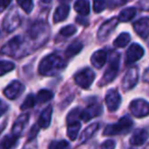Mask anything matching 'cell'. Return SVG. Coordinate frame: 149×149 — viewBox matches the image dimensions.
<instances>
[{"label":"cell","mask_w":149,"mask_h":149,"mask_svg":"<svg viewBox=\"0 0 149 149\" xmlns=\"http://www.w3.org/2000/svg\"><path fill=\"white\" fill-rule=\"evenodd\" d=\"M7 110H8V105H7L4 101H2V100L0 99V118H1Z\"/></svg>","instance_id":"obj_37"},{"label":"cell","mask_w":149,"mask_h":149,"mask_svg":"<svg viewBox=\"0 0 149 149\" xmlns=\"http://www.w3.org/2000/svg\"><path fill=\"white\" fill-rule=\"evenodd\" d=\"M74 79L79 87L83 89H89L95 80V74L91 68H86L74 74Z\"/></svg>","instance_id":"obj_6"},{"label":"cell","mask_w":149,"mask_h":149,"mask_svg":"<svg viewBox=\"0 0 149 149\" xmlns=\"http://www.w3.org/2000/svg\"><path fill=\"white\" fill-rule=\"evenodd\" d=\"M36 104V96L34 94H29L27 96L24 102L21 105V110H26L29 109V108H32L34 105Z\"/></svg>","instance_id":"obj_30"},{"label":"cell","mask_w":149,"mask_h":149,"mask_svg":"<svg viewBox=\"0 0 149 149\" xmlns=\"http://www.w3.org/2000/svg\"><path fill=\"white\" fill-rule=\"evenodd\" d=\"M120 54L118 52H112L111 56H110L109 65L106 68L103 77L101 79V82L99 83V86H104L116 79V74L118 72V70H120Z\"/></svg>","instance_id":"obj_4"},{"label":"cell","mask_w":149,"mask_h":149,"mask_svg":"<svg viewBox=\"0 0 149 149\" xmlns=\"http://www.w3.org/2000/svg\"><path fill=\"white\" fill-rule=\"evenodd\" d=\"M135 32L143 39H147L149 34V19L148 17H142L135 22L133 25Z\"/></svg>","instance_id":"obj_17"},{"label":"cell","mask_w":149,"mask_h":149,"mask_svg":"<svg viewBox=\"0 0 149 149\" xmlns=\"http://www.w3.org/2000/svg\"><path fill=\"white\" fill-rule=\"evenodd\" d=\"M70 146L68 141L60 140V141H52L49 144V149H66Z\"/></svg>","instance_id":"obj_33"},{"label":"cell","mask_w":149,"mask_h":149,"mask_svg":"<svg viewBox=\"0 0 149 149\" xmlns=\"http://www.w3.org/2000/svg\"><path fill=\"white\" fill-rule=\"evenodd\" d=\"M116 142L113 140H106L100 145V149H114Z\"/></svg>","instance_id":"obj_35"},{"label":"cell","mask_w":149,"mask_h":149,"mask_svg":"<svg viewBox=\"0 0 149 149\" xmlns=\"http://www.w3.org/2000/svg\"><path fill=\"white\" fill-rule=\"evenodd\" d=\"M80 112H81L80 108H74L72 110H70L66 118V122H68L66 134L72 141H74L77 139L78 134L81 130V123L79 122Z\"/></svg>","instance_id":"obj_3"},{"label":"cell","mask_w":149,"mask_h":149,"mask_svg":"<svg viewBox=\"0 0 149 149\" xmlns=\"http://www.w3.org/2000/svg\"><path fill=\"white\" fill-rule=\"evenodd\" d=\"M144 55V49L138 43H133L126 53V64H132L140 60Z\"/></svg>","instance_id":"obj_11"},{"label":"cell","mask_w":149,"mask_h":149,"mask_svg":"<svg viewBox=\"0 0 149 149\" xmlns=\"http://www.w3.org/2000/svg\"><path fill=\"white\" fill-rule=\"evenodd\" d=\"M54 94L50 90H40L36 96V103H45L53 98Z\"/></svg>","instance_id":"obj_28"},{"label":"cell","mask_w":149,"mask_h":149,"mask_svg":"<svg viewBox=\"0 0 149 149\" xmlns=\"http://www.w3.org/2000/svg\"><path fill=\"white\" fill-rule=\"evenodd\" d=\"M28 36L31 38L33 41L39 42L38 45L42 46L44 42L47 40L48 37V27L45 23L42 21H37L30 27L28 31Z\"/></svg>","instance_id":"obj_2"},{"label":"cell","mask_w":149,"mask_h":149,"mask_svg":"<svg viewBox=\"0 0 149 149\" xmlns=\"http://www.w3.org/2000/svg\"><path fill=\"white\" fill-rule=\"evenodd\" d=\"M118 19L116 17H111V19H107L106 22H104L101 25V27L99 28L97 33V39L99 41H105L108 38V36L114 31L116 27H118Z\"/></svg>","instance_id":"obj_10"},{"label":"cell","mask_w":149,"mask_h":149,"mask_svg":"<svg viewBox=\"0 0 149 149\" xmlns=\"http://www.w3.org/2000/svg\"><path fill=\"white\" fill-rule=\"evenodd\" d=\"M137 10L135 7H127L120 11L116 19H118V22H120V23H128L134 19Z\"/></svg>","instance_id":"obj_23"},{"label":"cell","mask_w":149,"mask_h":149,"mask_svg":"<svg viewBox=\"0 0 149 149\" xmlns=\"http://www.w3.org/2000/svg\"><path fill=\"white\" fill-rule=\"evenodd\" d=\"M21 24V17L15 7H13L5 15L4 19L2 22V27L7 33L13 32Z\"/></svg>","instance_id":"obj_7"},{"label":"cell","mask_w":149,"mask_h":149,"mask_svg":"<svg viewBox=\"0 0 149 149\" xmlns=\"http://www.w3.org/2000/svg\"><path fill=\"white\" fill-rule=\"evenodd\" d=\"M25 90V86L19 81H13L3 91V94L6 98L15 100L21 95Z\"/></svg>","instance_id":"obj_13"},{"label":"cell","mask_w":149,"mask_h":149,"mask_svg":"<svg viewBox=\"0 0 149 149\" xmlns=\"http://www.w3.org/2000/svg\"><path fill=\"white\" fill-rule=\"evenodd\" d=\"M102 113V106L99 103H93L90 104L89 106L85 108L83 111L80 112V120L84 122H89L95 116H100Z\"/></svg>","instance_id":"obj_15"},{"label":"cell","mask_w":149,"mask_h":149,"mask_svg":"<svg viewBox=\"0 0 149 149\" xmlns=\"http://www.w3.org/2000/svg\"><path fill=\"white\" fill-rule=\"evenodd\" d=\"M106 59H107V53L105 50H97L91 56V63L93 64L94 68H101L105 64Z\"/></svg>","instance_id":"obj_21"},{"label":"cell","mask_w":149,"mask_h":149,"mask_svg":"<svg viewBox=\"0 0 149 149\" xmlns=\"http://www.w3.org/2000/svg\"><path fill=\"white\" fill-rule=\"evenodd\" d=\"M130 111L136 118H145L149 113V104L144 99H135L130 103Z\"/></svg>","instance_id":"obj_9"},{"label":"cell","mask_w":149,"mask_h":149,"mask_svg":"<svg viewBox=\"0 0 149 149\" xmlns=\"http://www.w3.org/2000/svg\"><path fill=\"white\" fill-rule=\"evenodd\" d=\"M148 139V132L146 129H140L137 130L134 134L132 135L130 139V144L133 146H142L145 144Z\"/></svg>","instance_id":"obj_18"},{"label":"cell","mask_w":149,"mask_h":149,"mask_svg":"<svg viewBox=\"0 0 149 149\" xmlns=\"http://www.w3.org/2000/svg\"><path fill=\"white\" fill-rule=\"evenodd\" d=\"M38 132H39V128H38L37 125H34V126L32 127V129H31V131H30V133H29V137H28L29 141L33 140V139L35 138L36 136H37Z\"/></svg>","instance_id":"obj_36"},{"label":"cell","mask_w":149,"mask_h":149,"mask_svg":"<svg viewBox=\"0 0 149 149\" xmlns=\"http://www.w3.org/2000/svg\"><path fill=\"white\" fill-rule=\"evenodd\" d=\"M105 103L109 111H116L122 103V97L118 90L111 89L105 95Z\"/></svg>","instance_id":"obj_12"},{"label":"cell","mask_w":149,"mask_h":149,"mask_svg":"<svg viewBox=\"0 0 149 149\" xmlns=\"http://www.w3.org/2000/svg\"><path fill=\"white\" fill-rule=\"evenodd\" d=\"M106 6H107V1H104V0H95L93 2V8L96 13L103 11Z\"/></svg>","instance_id":"obj_34"},{"label":"cell","mask_w":149,"mask_h":149,"mask_svg":"<svg viewBox=\"0 0 149 149\" xmlns=\"http://www.w3.org/2000/svg\"><path fill=\"white\" fill-rule=\"evenodd\" d=\"M83 48V43H81L80 41H74L72 43H70V45L68 46V48L64 51V54H65V57L70 58L72 56L77 55L78 53H80Z\"/></svg>","instance_id":"obj_25"},{"label":"cell","mask_w":149,"mask_h":149,"mask_svg":"<svg viewBox=\"0 0 149 149\" xmlns=\"http://www.w3.org/2000/svg\"><path fill=\"white\" fill-rule=\"evenodd\" d=\"M139 79V72L137 66L131 68L125 74L124 79H123V88L125 90H131L136 86L137 82Z\"/></svg>","instance_id":"obj_14"},{"label":"cell","mask_w":149,"mask_h":149,"mask_svg":"<svg viewBox=\"0 0 149 149\" xmlns=\"http://www.w3.org/2000/svg\"><path fill=\"white\" fill-rule=\"evenodd\" d=\"M74 10L81 15H88L90 13V2L87 0H79L74 3Z\"/></svg>","instance_id":"obj_26"},{"label":"cell","mask_w":149,"mask_h":149,"mask_svg":"<svg viewBox=\"0 0 149 149\" xmlns=\"http://www.w3.org/2000/svg\"><path fill=\"white\" fill-rule=\"evenodd\" d=\"M10 3L9 0H0V13H2Z\"/></svg>","instance_id":"obj_39"},{"label":"cell","mask_w":149,"mask_h":149,"mask_svg":"<svg viewBox=\"0 0 149 149\" xmlns=\"http://www.w3.org/2000/svg\"><path fill=\"white\" fill-rule=\"evenodd\" d=\"M68 13H70V5L68 3H61L53 13V22L54 23H60L66 19Z\"/></svg>","instance_id":"obj_20"},{"label":"cell","mask_w":149,"mask_h":149,"mask_svg":"<svg viewBox=\"0 0 149 149\" xmlns=\"http://www.w3.org/2000/svg\"><path fill=\"white\" fill-rule=\"evenodd\" d=\"M99 127H100L99 123H93V124L89 125V126L84 130V132L82 133L81 137H80V143L82 144V143L87 142V141L97 132Z\"/></svg>","instance_id":"obj_22"},{"label":"cell","mask_w":149,"mask_h":149,"mask_svg":"<svg viewBox=\"0 0 149 149\" xmlns=\"http://www.w3.org/2000/svg\"><path fill=\"white\" fill-rule=\"evenodd\" d=\"M126 1H109L107 2V6H110V8H116V6H120L124 5Z\"/></svg>","instance_id":"obj_38"},{"label":"cell","mask_w":149,"mask_h":149,"mask_svg":"<svg viewBox=\"0 0 149 149\" xmlns=\"http://www.w3.org/2000/svg\"><path fill=\"white\" fill-rule=\"evenodd\" d=\"M29 118H30L29 113H24V114H22V116H19L13 126V129H11V131H13V132H11V135L19 138L21 135L23 134V131H24V129H25L26 125H27L28 122H29Z\"/></svg>","instance_id":"obj_16"},{"label":"cell","mask_w":149,"mask_h":149,"mask_svg":"<svg viewBox=\"0 0 149 149\" xmlns=\"http://www.w3.org/2000/svg\"><path fill=\"white\" fill-rule=\"evenodd\" d=\"M15 70V63L8 60H0V76Z\"/></svg>","instance_id":"obj_29"},{"label":"cell","mask_w":149,"mask_h":149,"mask_svg":"<svg viewBox=\"0 0 149 149\" xmlns=\"http://www.w3.org/2000/svg\"><path fill=\"white\" fill-rule=\"evenodd\" d=\"M19 138L13 135H6L0 141V149H13L17 146Z\"/></svg>","instance_id":"obj_24"},{"label":"cell","mask_w":149,"mask_h":149,"mask_svg":"<svg viewBox=\"0 0 149 149\" xmlns=\"http://www.w3.org/2000/svg\"><path fill=\"white\" fill-rule=\"evenodd\" d=\"M52 111H53V108H52V106L49 105L41 112L39 118H38V126L40 128L47 129L50 126L51 118H52Z\"/></svg>","instance_id":"obj_19"},{"label":"cell","mask_w":149,"mask_h":149,"mask_svg":"<svg viewBox=\"0 0 149 149\" xmlns=\"http://www.w3.org/2000/svg\"><path fill=\"white\" fill-rule=\"evenodd\" d=\"M17 5L22 7L24 9L26 13H31V11L33 10L34 7V2L31 1V0H19L17 1Z\"/></svg>","instance_id":"obj_31"},{"label":"cell","mask_w":149,"mask_h":149,"mask_svg":"<svg viewBox=\"0 0 149 149\" xmlns=\"http://www.w3.org/2000/svg\"><path fill=\"white\" fill-rule=\"evenodd\" d=\"M76 32H77V28L72 25H70V26H65V27L62 28V29L59 31V35L68 38V37L72 36Z\"/></svg>","instance_id":"obj_32"},{"label":"cell","mask_w":149,"mask_h":149,"mask_svg":"<svg viewBox=\"0 0 149 149\" xmlns=\"http://www.w3.org/2000/svg\"><path fill=\"white\" fill-rule=\"evenodd\" d=\"M4 128H5V125H3V126H0V134H1V132H2Z\"/></svg>","instance_id":"obj_40"},{"label":"cell","mask_w":149,"mask_h":149,"mask_svg":"<svg viewBox=\"0 0 149 149\" xmlns=\"http://www.w3.org/2000/svg\"><path fill=\"white\" fill-rule=\"evenodd\" d=\"M24 42H25V39L22 36H15L1 48L0 53L8 56H15L17 51L22 48Z\"/></svg>","instance_id":"obj_8"},{"label":"cell","mask_w":149,"mask_h":149,"mask_svg":"<svg viewBox=\"0 0 149 149\" xmlns=\"http://www.w3.org/2000/svg\"><path fill=\"white\" fill-rule=\"evenodd\" d=\"M133 127V120L129 116H123L118 120V123L112 125H108L104 129L103 135L104 136H114L120 135L123 133L129 131Z\"/></svg>","instance_id":"obj_5"},{"label":"cell","mask_w":149,"mask_h":149,"mask_svg":"<svg viewBox=\"0 0 149 149\" xmlns=\"http://www.w3.org/2000/svg\"><path fill=\"white\" fill-rule=\"evenodd\" d=\"M66 68V61L57 54H49L41 59L38 72L44 77L56 76Z\"/></svg>","instance_id":"obj_1"},{"label":"cell","mask_w":149,"mask_h":149,"mask_svg":"<svg viewBox=\"0 0 149 149\" xmlns=\"http://www.w3.org/2000/svg\"><path fill=\"white\" fill-rule=\"evenodd\" d=\"M131 41V35L127 32L122 33L116 37V39L113 41V46L116 48H123L129 44Z\"/></svg>","instance_id":"obj_27"}]
</instances>
